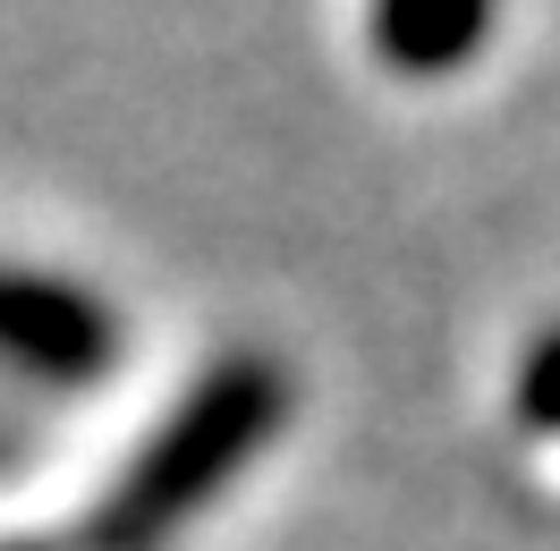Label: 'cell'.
Listing matches in <instances>:
<instances>
[{"label": "cell", "mask_w": 560, "mask_h": 551, "mask_svg": "<svg viewBox=\"0 0 560 551\" xmlns=\"http://www.w3.org/2000/svg\"><path fill=\"white\" fill-rule=\"evenodd\" d=\"M0 365L43 390H85L119 365V314L77 280L0 263Z\"/></svg>", "instance_id": "cell-2"}, {"label": "cell", "mask_w": 560, "mask_h": 551, "mask_svg": "<svg viewBox=\"0 0 560 551\" xmlns=\"http://www.w3.org/2000/svg\"><path fill=\"white\" fill-rule=\"evenodd\" d=\"M501 0H374L365 43L390 77H458L492 43Z\"/></svg>", "instance_id": "cell-3"}, {"label": "cell", "mask_w": 560, "mask_h": 551, "mask_svg": "<svg viewBox=\"0 0 560 551\" xmlns=\"http://www.w3.org/2000/svg\"><path fill=\"white\" fill-rule=\"evenodd\" d=\"M280 415H289V374L272 356L205 365L196 390L153 424V442L119 467L103 509L85 517V543L94 551H162L212 492H230L255 467V449L280 433Z\"/></svg>", "instance_id": "cell-1"}, {"label": "cell", "mask_w": 560, "mask_h": 551, "mask_svg": "<svg viewBox=\"0 0 560 551\" xmlns=\"http://www.w3.org/2000/svg\"><path fill=\"white\" fill-rule=\"evenodd\" d=\"M510 399H518V424H526V433H560V323L518 356Z\"/></svg>", "instance_id": "cell-4"}]
</instances>
